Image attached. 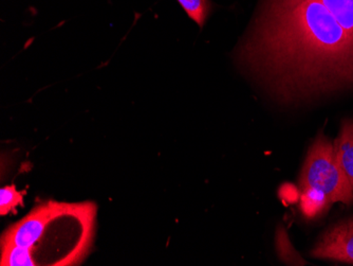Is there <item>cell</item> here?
<instances>
[{
	"label": "cell",
	"mask_w": 353,
	"mask_h": 266,
	"mask_svg": "<svg viewBox=\"0 0 353 266\" xmlns=\"http://www.w3.org/2000/svg\"><path fill=\"white\" fill-rule=\"evenodd\" d=\"M23 191H19L14 184L5 186L0 190V214L8 216L10 212L15 211L19 206L23 204Z\"/></svg>",
	"instance_id": "obj_9"
},
{
	"label": "cell",
	"mask_w": 353,
	"mask_h": 266,
	"mask_svg": "<svg viewBox=\"0 0 353 266\" xmlns=\"http://www.w3.org/2000/svg\"><path fill=\"white\" fill-rule=\"evenodd\" d=\"M236 61L283 104L353 89V0H263Z\"/></svg>",
	"instance_id": "obj_1"
},
{
	"label": "cell",
	"mask_w": 353,
	"mask_h": 266,
	"mask_svg": "<svg viewBox=\"0 0 353 266\" xmlns=\"http://www.w3.org/2000/svg\"><path fill=\"white\" fill-rule=\"evenodd\" d=\"M97 206L48 200L1 236V266H71L92 245Z\"/></svg>",
	"instance_id": "obj_2"
},
{
	"label": "cell",
	"mask_w": 353,
	"mask_h": 266,
	"mask_svg": "<svg viewBox=\"0 0 353 266\" xmlns=\"http://www.w3.org/2000/svg\"><path fill=\"white\" fill-rule=\"evenodd\" d=\"M331 205L332 202L323 192L313 188L301 190L299 209L307 220H313L326 213Z\"/></svg>",
	"instance_id": "obj_6"
},
{
	"label": "cell",
	"mask_w": 353,
	"mask_h": 266,
	"mask_svg": "<svg viewBox=\"0 0 353 266\" xmlns=\"http://www.w3.org/2000/svg\"><path fill=\"white\" fill-rule=\"evenodd\" d=\"M275 243H276L277 256L283 263L290 264V265L308 264L293 247L289 237H288L287 231L281 226L276 231V241H275Z\"/></svg>",
	"instance_id": "obj_7"
},
{
	"label": "cell",
	"mask_w": 353,
	"mask_h": 266,
	"mask_svg": "<svg viewBox=\"0 0 353 266\" xmlns=\"http://www.w3.org/2000/svg\"><path fill=\"white\" fill-rule=\"evenodd\" d=\"M335 158L350 184L353 193V119H344L333 142Z\"/></svg>",
	"instance_id": "obj_5"
},
{
	"label": "cell",
	"mask_w": 353,
	"mask_h": 266,
	"mask_svg": "<svg viewBox=\"0 0 353 266\" xmlns=\"http://www.w3.org/2000/svg\"><path fill=\"white\" fill-rule=\"evenodd\" d=\"M279 198L283 200L285 204H292L296 202L301 198V189L291 184H285L279 189Z\"/></svg>",
	"instance_id": "obj_10"
},
{
	"label": "cell",
	"mask_w": 353,
	"mask_h": 266,
	"mask_svg": "<svg viewBox=\"0 0 353 266\" xmlns=\"http://www.w3.org/2000/svg\"><path fill=\"white\" fill-rule=\"evenodd\" d=\"M310 255L315 259L353 264V218L328 228L321 236Z\"/></svg>",
	"instance_id": "obj_4"
},
{
	"label": "cell",
	"mask_w": 353,
	"mask_h": 266,
	"mask_svg": "<svg viewBox=\"0 0 353 266\" xmlns=\"http://www.w3.org/2000/svg\"><path fill=\"white\" fill-rule=\"evenodd\" d=\"M299 189L313 188L323 192L332 204H353L350 184L335 158L333 142L319 132L309 149L299 175Z\"/></svg>",
	"instance_id": "obj_3"
},
{
	"label": "cell",
	"mask_w": 353,
	"mask_h": 266,
	"mask_svg": "<svg viewBox=\"0 0 353 266\" xmlns=\"http://www.w3.org/2000/svg\"><path fill=\"white\" fill-rule=\"evenodd\" d=\"M190 19L200 28L203 27L208 15L213 11L211 0H176Z\"/></svg>",
	"instance_id": "obj_8"
}]
</instances>
